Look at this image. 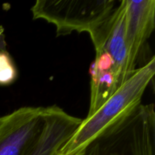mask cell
Wrapping results in <instances>:
<instances>
[{"label": "cell", "mask_w": 155, "mask_h": 155, "mask_svg": "<svg viewBox=\"0 0 155 155\" xmlns=\"http://www.w3.org/2000/svg\"><path fill=\"white\" fill-rule=\"evenodd\" d=\"M154 74L155 58L152 56L138 68L96 111L82 120L57 155H81L104 130L142 104V96Z\"/></svg>", "instance_id": "1"}, {"label": "cell", "mask_w": 155, "mask_h": 155, "mask_svg": "<svg viewBox=\"0 0 155 155\" xmlns=\"http://www.w3.org/2000/svg\"><path fill=\"white\" fill-rule=\"evenodd\" d=\"M81 155H155L154 104H139L97 136Z\"/></svg>", "instance_id": "2"}, {"label": "cell", "mask_w": 155, "mask_h": 155, "mask_svg": "<svg viewBox=\"0 0 155 155\" xmlns=\"http://www.w3.org/2000/svg\"><path fill=\"white\" fill-rule=\"evenodd\" d=\"M116 8L114 0H38L32 6L33 19L54 24L57 36L73 32L91 33Z\"/></svg>", "instance_id": "3"}, {"label": "cell", "mask_w": 155, "mask_h": 155, "mask_svg": "<svg viewBox=\"0 0 155 155\" xmlns=\"http://www.w3.org/2000/svg\"><path fill=\"white\" fill-rule=\"evenodd\" d=\"M46 107H23L0 117V155H27L39 140Z\"/></svg>", "instance_id": "4"}, {"label": "cell", "mask_w": 155, "mask_h": 155, "mask_svg": "<svg viewBox=\"0 0 155 155\" xmlns=\"http://www.w3.org/2000/svg\"><path fill=\"white\" fill-rule=\"evenodd\" d=\"M154 27V0H126L125 43L131 72L138 68L139 58Z\"/></svg>", "instance_id": "5"}, {"label": "cell", "mask_w": 155, "mask_h": 155, "mask_svg": "<svg viewBox=\"0 0 155 155\" xmlns=\"http://www.w3.org/2000/svg\"><path fill=\"white\" fill-rule=\"evenodd\" d=\"M82 120L57 105L46 107L45 125L35 146L27 155H57L61 147L78 127Z\"/></svg>", "instance_id": "6"}, {"label": "cell", "mask_w": 155, "mask_h": 155, "mask_svg": "<svg viewBox=\"0 0 155 155\" xmlns=\"http://www.w3.org/2000/svg\"><path fill=\"white\" fill-rule=\"evenodd\" d=\"M18 77V71L10 54L0 49V86H8Z\"/></svg>", "instance_id": "7"}]
</instances>
